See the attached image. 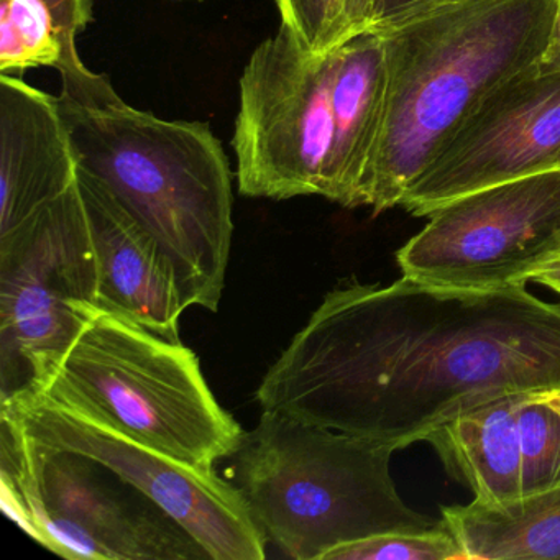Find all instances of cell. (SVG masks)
Instances as JSON below:
<instances>
[{"label":"cell","mask_w":560,"mask_h":560,"mask_svg":"<svg viewBox=\"0 0 560 560\" xmlns=\"http://www.w3.org/2000/svg\"><path fill=\"white\" fill-rule=\"evenodd\" d=\"M560 388V304L526 287L457 290L402 277L326 294L257 389L264 411L396 451L511 395Z\"/></svg>","instance_id":"1"},{"label":"cell","mask_w":560,"mask_h":560,"mask_svg":"<svg viewBox=\"0 0 560 560\" xmlns=\"http://www.w3.org/2000/svg\"><path fill=\"white\" fill-rule=\"evenodd\" d=\"M58 97L80 168L96 176L155 238L186 307L219 310L232 234V172L211 126L129 106L80 54L63 58Z\"/></svg>","instance_id":"2"},{"label":"cell","mask_w":560,"mask_h":560,"mask_svg":"<svg viewBox=\"0 0 560 560\" xmlns=\"http://www.w3.org/2000/svg\"><path fill=\"white\" fill-rule=\"evenodd\" d=\"M557 0H435L372 27L385 48L382 137L365 186L373 214L396 208L485 96L539 63Z\"/></svg>","instance_id":"3"},{"label":"cell","mask_w":560,"mask_h":560,"mask_svg":"<svg viewBox=\"0 0 560 560\" xmlns=\"http://www.w3.org/2000/svg\"><path fill=\"white\" fill-rule=\"evenodd\" d=\"M396 448L264 411L231 457L228 480L267 542L296 560L389 530L441 524L405 503L392 475Z\"/></svg>","instance_id":"4"},{"label":"cell","mask_w":560,"mask_h":560,"mask_svg":"<svg viewBox=\"0 0 560 560\" xmlns=\"http://www.w3.org/2000/svg\"><path fill=\"white\" fill-rule=\"evenodd\" d=\"M27 395L199 470L231 458L245 434L212 395L192 350L106 311Z\"/></svg>","instance_id":"5"},{"label":"cell","mask_w":560,"mask_h":560,"mask_svg":"<svg viewBox=\"0 0 560 560\" xmlns=\"http://www.w3.org/2000/svg\"><path fill=\"white\" fill-rule=\"evenodd\" d=\"M5 513L51 552L77 560H211L155 501L96 458L47 447L0 409Z\"/></svg>","instance_id":"6"},{"label":"cell","mask_w":560,"mask_h":560,"mask_svg":"<svg viewBox=\"0 0 560 560\" xmlns=\"http://www.w3.org/2000/svg\"><path fill=\"white\" fill-rule=\"evenodd\" d=\"M101 311L80 186L0 237V401L35 393Z\"/></svg>","instance_id":"7"},{"label":"cell","mask_w":560,"mask_h":560,"mask_svg":"<svg viewBox=\"0 0 560 560\" xmlns=\"http://www.w3.org/2000/svg\"><path fill=\"white\" fill-rule=\"evenodd\" d=\"M334 50L317 54L280 24L238 81L234 147L247 198H326L334 142Z\"/></svg>","instance_id":"8"},{"label":"cell","mask_w":560,"mask_h":560,"mask_svg":"<svg viewBox=\"0 0 560 560\" xmlns=\"http://www.w3.org/2000/svg\"><path fill=\"white\" fill-rule=\"evenodd\" d=\"M396 252L402 277L457 290L526 287L560 257V170L454 199Z\"/></svg>","instance_id":"9"},{"label":"cell","mask_w":560,"mask_h":560,"mask_svg":"<svg viewBox=\"0 0 560 560\" xmlns=\"http://www.w3.org/2000/svg\"><path fill=\"white\" fill-rule=\"evenodd\" d=\"M28 438L103 462L185 527L211 560H261L267 539L234 485L35 395L0 401Z\"/></svg>","instance_id":"10"},{"label":"cell","mask_w":560,"mask_h":560,"mask_svg":"<svg viewBox=\"0 0 560 560\" xmlns=\"http://www.w3.org/2000/svg\"><path fill=\"white\" fill-rule=\"evenodd\" d=\"M560 170V74L539 63L485 96L402 195L431 215L470 192Z\"/></svg>","instance_id":"11"},{"label":"cell","mask_w":560,"mask_h":560,"mask_svg":"<svg viewBox=\"0 0 560 560\" xmlns=\"http://www.w3.org/2000/svg\"><path fill=\"white\" fill-rule=\"evenodd\" d=\"M78 186L96 254L101 311L182 342L179 317L188 307L168 258L96 176L80 168Z\"/></svg>","instance_id":"12"},{"label":"cell","mask_w":560,"mask_h":560,"mask_svg":"<svg viewBox=\"0 0 560 560\" xmlns=\"http://www.w3.org/2000/svg\"><path fill=\"white\" fill-rule=\"evenodd\" d=\"M80 160L58 97L0 74V237L70 191Z\"/></svg>","instance_id":"13"},{"label":"cell","mask_w":560,"mask_h":560,"mask_svg":"<svg viewBox=\"0 0 560 560\" xmlns=\"http://www.w3.org/2000/svg\"><path fill=\"white\" fill-rule=\"evenodd\" d=\"M334 142L327 201L365 206V186L382 137L386 106V61L373 28L334 48Z\"/></svg>","instance_id":"14"},{"label":"cell","mask_w":560,"mask_h":560,"mask_svg":"<svg viewBox=\"0 0 560 560\" xmlns=\"http://www.w3.org/2000/svg\"><path fill=\"white\" fill-rule=\"evenodd\" d=\"M523 395L503 396L448 419L425 438L445 470L488 506L523 498L517 405Z\"/></svg>","instance_id":"15"},{"label":"cell","mask_w":560,"mask_h":560,"mask_svg":"<svg viewBox=\"0 0 560 560\" xmlns=\"http://www.w3.org/2000/svg\"><path fill=\"white\" fill-rule=\"evenodd\" d=\"M465 560H560V487L513 503L442 506Z\"/></svg>","instance_id":"16"},{"label":"cell","mask_w":560,"mask_h":560,"mask_svg":"<svg viewBox=\"0 0 560 560\" xmlns=\"http://www.w3.org/2000/svg\"><path fill=\"white\" fill-rule=\"evenodd\" d=\"M78 51L65 40L45 0H0V74L22 77L35 68L60 67Z\"/></svg>","instance_id":"17"},{"label":"cell","mask_w":560,"mask_h":560,"mask_svg":"<svg viewBox=\"0 0 560 560\" xmlns=\"http://www.w3.org/2000/svg\"><path fill=\"white\" fill-rule=\"evenodd\" d=\"M523 498L560 487V415L546 402L523 395L517 405Z\"/></svg>","instance_id":"18"},{"label":"cell","mask_w":560,"mask_h":560,"mask_svg":"<svg viewBox=\"0 0 560 560\" xmlns=\"http://www.w3.org/2000/svg\"><path fill=\"white\" fill-rule=\"evenodd\" d=\"M323 560H465V553L441 523L421 533L389 530L342 544Z\"/></svg>","instance_id":"19"},{"label":"cell","mask_w":560,"mask_h":560,"mask_svg":"<svg viewBox=\"0 0 560 560\" xmlns=\"http://www.w3.org/2000/svg\"><path fill=\"white\" fill-rule=\"evenodd\" d=\"M349 0H275L280 24L317 54L334 50L350 38Z\"/></svg>","instance_id":"20"},{"label":"cell","mask_w":560,"mask_h":560,"mask_svg":"<svg viewBox=\"0 0 560 560\" xmlns=\"http://www.w3.org/2000/svg\"><path fill=\"white\" fill-rule=\"evenodd\" d=\"M57 19L70 47H77V38L93 21V0H45Z\"/></svg>","instance_id":"21"},{"label":"cell","mask_w":560,"mask_h":560,"mask_svg":"<svg viewBox=\"0 0 560 560\" xmlns=\"http://www.w3.org/2000/svg\"><path fill=\"white\" fill-rule=\"evenodd\" d=\"M383 0H349L347 12H349L350 37L372 27L376 12Z\"/></svg>","instance_id":"22"},{"label":"cell","mask_w":560,"mask_h":560,"mask_svg":"<svg viewBox=\"0 0 560 560\" xmlns=\"http://www.w3.org/2000/svg\"><path fill=\"white\" fill-rule=\"evenodd\" d=\"M431 2H435V0H383L372 27L398 21L402 15L409 14V12L416 11V9L424 8V5L431 4Z\"/></svg>","instance_id":"23"},{"label":"cell","mask_w":560,"mask_h":560,"mask_svg":"<svg viewBox=\"0 0 560 560\" xmlns=\"http://www.w3.org/2000/svg\"><path fill=\"white\" fill-rule=\"evenodd\" d=\"M540 67L560 74V0H557L556 15L550 28L549 42L539 61Z\"/></svg>","instance_id":"24"},{"label":"cell","mask_w":560,"mask_h":560,"mask_svg":"<svg viewBox=\"0 0 560 560\" xmlns=\"http://www.w3.org/2000/svg\"><path fill=\"white\" fill-rule=\"evenodd\" d=\"M534 283L542 284V287L549 288L553 293L560 294V257L556 260L549 261L544 265L539 271L533 277Z\"/></svg>","instance_id":"25"},{"label":"cell","mask_w":560,"mask_h":560,"mask_svg":"<svg viewBox=\"0 0 560 560\" xmlns=\"http://www.w3.org/2000/svg\"><path fill=\"white\" fill-rule=\"evenodd\" d=\"M534 398L539 401L546 402L549 408L560 415V388L549 389V392L533 393Z\"/></svg>","instance_id":"26"}]
</instances>
